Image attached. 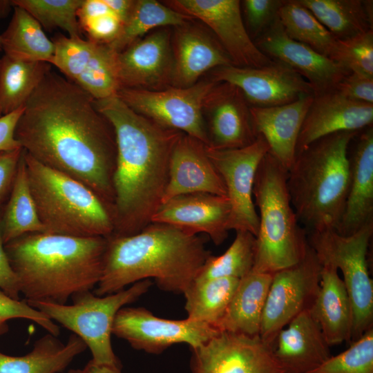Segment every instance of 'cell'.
I'll return each mask as SVG.
<instances>
[{
  "label": "cell",
  "mask_w": 373,
  "mask_h": 373,
  "mask_svg": "<svg viewBox=\"0 0 373 373\" xmlns=\"http://www.w3.org/2000/svg\"><path fill=\"white\" fill-rule=\"evenodd\" d=\"M15 137L37 161L89 188L113 216L115 134L88 93L51 69L25 104Z\"/></svg>",
  "instance_id": "cell-1"
},
{
  "label": "cell",
  "mask_w": 373,
  "mask_h": 373,
  "mask_svg": "<svg viewBox=\"0 0 373 373\" xmlns=\"http://www.w3.org/2000/svg\"><path fill=\"white\" fill-rule=\"evenodd\" d=\"M95 105L111 124L117 144L111 236H131L151 222L162 204L171 153L183 133L137 113L117 95Z\"/></svg>",
  "instance_id": "cell-2"
},
{
  "label": "cell",
  "mask_w": 373,
  "mask_h": 373,
  "mask_svg": "<svg viewBox=\"0 0 373 373\" xmlns=\"http://www.w3.org/2000/svg\"><path fill=\"white\" fill-rule=\"evenodd\" d=\"M107 239L93 292L99 296L150 278L163 291L183 294L211 255L199 234L164 223L151 222L135 234Z\"/></svg>",
  "instance_id": "cell-3"
},
{
  "label": "cell",
  "mask_w": 373,
  "mask_h": 373,
  "mask_svg": "<svg viewBox=\"0 0 373 373\" xmlns=\"http://www.w3.org/2000/svg\"><path fill=\"white\" fill-rule=\"evenodd\" d=\"M107 238L30 233L4 248L27 302L66 304L97 285Z\"/></svg>",
  "instance_id": "cell-4"
},
{
  "label": "cell",
  "mask_w": 373,
  "mask_h": 373,
  "mask_svg": "<svg viewBox=\"0 0 373 373\" xmlns=\"http://www.w3.org/2000/svg\"><path fill=\"white\" fill-rule=\"evenodd\" d=\"M358 133L328 135L296 154L287 171V187L298 222L307 233L336 231L350 184L348 147Z\"/></svg>",
  "instance_id": "cell-5"
},
{
  "label": "cell",
  "mask_w": 373,
  "mask_h": 373,
  "mask_svg": "<svg viewBox=\"0 0 373 373\" xmlns=\"http://www.w3.org/2000/svg\"><path fill=\"white\" fill-rule=\"evenodd\" d=\"M287 170L269 152L256 174L253 197L259 227L252 271L273 274L299 262L309 245L287 187Z\"/></svg>",
  "instance_id": "cell-6"
},
{
  "label": "cell",
  "mask_w": 373,
  "mask_h": 373,
  "mask_svg": "<svg viewBox=\"0 0 373 373\" xmlns=\"http://www.w3.org/2000/svg\"><path fill=\"white\" fill-rule=\"evenodd\" d=\"M30 190L44 233L109 237L112 214L89 188L37 161L24 151Z\"/></svg>",
  "instance_id": "cell-7"
},
{
  "label": "cell",
  "mask_w": 373,
  "mask_h": 373,
  "mask_svg": "<svg viewBox=\"0 0 373 373\" xmlns=\"http://www.w3.org/2000/svg\"><path fill=\"white\" fill-rule=\"evenodd\" d=\"M151 285L152 282L145 279L103 296L86 291L72 296L70 305L27 303L79 336L90 350L94 363L117 365L120 362L111 339L115 316L121 308L146 293Z\"/></svg>",
  "instance_id": "cell-8"
},
{
  "label": "cell",
  "mask_w": 373,
  "mask_h": 373,
  "mask_svg": "<svg viewBox=\"0 0 373 373\" xmlns=\"http://www.w3.org/2000/svg\"><path fill=\"white\" fill-rule=\"evenodd\" d=\"M372 233L373 222L350 236L334 230L307 233L308 242L321 263L332 265L343 274L352 306V342L373 328V282L367 262Z\"/></svg>",
  "instance_id": "cell-9"
},
{
  "label": "cell",
  "mask_w": 373,
  "mask_h": 373,
  "mask_svg": "<svg viewBox=\"0 0 373 373\" xmlns=\"http://www.w3.org/2000/svg\"><path fill=\"white\" fill-rule=\"evenodd\" d=\"M216 84L211 79L185 88L169 86L157 90L122 88L117 95L135 112L158 125L209 146L203 106Z\"/></svg>",
  "instance_id": "cell-10"
},
{
  "label": "cell",
  "mask_w": 373,
  "mask_h": 373,
  "mask_svg": "<svg viewBox=\"0 0 373 373\" xmlns=\"http://www.w3.org/2000/svg\"><path fill=\"white\" fill-rule=\"evenodd\" d=\"M322 264L308 245L304 258L273 274L259 336L272 347L278 332L302 312L310 309L320 288Z\"/></svg>",
  "instance_id": "cell-11"
},
{
  "label": "cell",
  "mask_w": 373,
  "mask_h": 373,
  "mask_svg": "<svg viewBox=\"0 0 373 373\" xmlns=\"http://www.w3.org/2000/svg\"><path fill=\"white\" fill-rule=\"evenodd\" d=\"M269 151L268 144L261 135L252 144L239 149L206 146L207 154L222 179L229 200V230L247 231L257 236L259 218L253 189L258 166Z\"/></svg>",
  "instance_id": "cell-12"
},
{
  "label": "cell",
  "mask_w": 373,
  "mask_h": 373,
  "mask_svg": "<svg viewBox=\"0 0 373 373\" xmlns=\"http://www.w3.org/2000/svg\"><path fill=\"white\" fill-rule=\"evenodd\" d=\"M219 333L207 324L189 318L171 320L155 316L144 307L121 308L112 334L126 341L135 350L159 354L178 343L198 347Z\"/></svg>",
  "instance_id": "cell-13"
},
{
  "label": "cell",
  "mask_w": 373,
  "mask_h": 373,
  "mask_svg": "<svg viewBox=\"0 0 373 373\" xmlns=\"http://www.w3.org/2000/svg\"><path fill=\"white\" fill-rule=\"evenodd\" d=\"M52 41L55 53L51 65L68 80L95 100L117 95L120 86L116 52L107 44L61 34Z\"/></svg>",
  "instance_id": "cell-14"
},
{
  "label": "cell",
  "mask_w": 373,
  "mask_h": 373,
  "mask_svg": "<svg viewBox=\"0 0 373 373\" xmlns=\"http://www.w3.org/2000/svg\"><path fill=\"white\" fill-rule=\"evenodd\" d=\"M191 351L192 373H291L259 336L219 332Z\"/></svg>",
  "instance_id": "cell-15"
},
{
  "label": "cell",
  "mask_w": 373,
  "mask_h": 373,
  "mask_svg": "<svg viewBox=\"0 0 373 373\" xmlns=\"http://www.w3.org/2000/svg\"><path fill=\"white\" fill-rule=\"evenodd\" d=\"M211 79L236 86L250 106L269 107L314 95L310 84L285 63L272 59L252 68L223 66L211 70Z\"/></svg>",
  "instance_id": "cell-16"
},
{
  "label": "cell",
  "mask_w": 373,
  "mask_h": 373,
  "mask_svg": "<svg viewBox=\"0 0 373 373\" xmlns=\"http://www.w3.org/2000/svg\"><path fill=\"white\" fill-rule=\"evenodd\" d=\"M175 10L197 18L212 30L234 66L260 67L272 59L262 53L245 27L239 0H173Z\"/></svg>",
  "instance_id": "cell-17"
},
{
  "label": "cell",
  "mask_w": 373,
  "mask_h": 373,
  "mask_svg": "<svg viewBox=\"0 0 373 373\" xmlns=\"http://www.w3.org/2000/svg\"><path fill=\"white\" fill-rule=\"evenodd\" d=\"M116 66L120 88L157 90L171 86L173 56L170 31L161 28L116 52Z\"/></svg>",
  "instance_id": "cell-18"
},
{
  "label": "cell",
  "mask_w": 373,
  "mask_h": 373,
  "mask_svg": "<svg viewBox=\"0 0 373 373\" xmlns=\"http://www.w3.org/2000/svg\"><path fill=\"white\" fill-rule=\"evenodd\" d=\"M254 41L266 56L285 63L300 75L312 86L314 95L334 90L350 73L331 58L290 38L278 16Z\"/></svg>",
  "instance_id": "cell-19"
},
{
  "label": "cell",
  "mask_w": 373,
  "mask_h": 373,
  "mask_svg": "<svg viewBox=\"0 0 373 373\" xmlns=\"http://www.w3.org/2000/svg\"><path fill=\"white\" fill-rule=\"evenodd\" d=\"M203 114L209 146L239 149L252 144L258 137L250 106L242 92L232 84L216 82L204 100Z\"/></svg>",
  "instance_id": "cell-20"
},
{
  "label": "cell",
  "mask_w": 373,
  "mask_h": 373,
  "mask_svg": "<svg viewBox=\"0 0 373 373\" xmlns=\"http://www.w3.org/2000/svg\"><path fill=\"white\" fill-rule=\"evenodd\" d=\"M231 213L227 196L206 193L185 194L162 203L151 222L171 224L195 234H207L219 245L228 236Z\"/></svg>",
  "instance_id": "cell-21"
},
{
  "label": "cell",
  "mask_w": 373,
  "mask_h": 373,
  "mask_svg": "<svg viewBox=\"0 0 373 373\" xmlns=\"http://www.w3.org/2000/svg\"><path fill=\"white\" fill-rule=\"evenodd\" d=\"M373 104L353 101L335 89L314 95L303 121L296 154L314 141L341 131L372 126Z\"/></svg>",
  "instance_id": "cell-22"
},
{
  "label": "cell",
  "mask_w": 373,
  "mask_h": 373,
  "mask_svg": "<svg viewBox=\"0 0 373 373\" xmlns=\"http://www.w3.org/2000/svg\"><path fill=\"white\" fill-rule=\"evenodd\" d=\"M206 146L184 133L180 137L171 153L169 180L162 204L190 193L227 196L224 184L207 154Z\"/></svg>",
  "instance_id": "cell-23"
},
{
  "label": "cell",
  "mask_w": 373,
  "mask_h": 373,
  "mask_svg": "<svg viewBox=\"0 0 373 373\" xmlns=\"http://www.w3.org/2000/svg\"><path fill=\"white\" fill-rule=\"evenodd\" d=\"M173 40L171 86L185 88L198 82L205 73L233 65L218 39L189 22L176 27Z\"/></svg>",
  "instance_id": "cell-24"
},
{
  "label": "cell",
  "mask_w": 373,
  "mask_h": 373,
  "mask_svg": "<svg viewBox=\"0 0 373 373\" xmlns=\"http://www.w3.org/2000/svg\"><path fill=\"white\" fill-rule=\"evenodd\" d=\"M286 326L278 332L273 350L291 373H307L332 356L330 345L311 309L300 313Z\"/></svg>",
  "instance_id": "cell-25"
},
{
  "label": "cell",
  "mask_w": 373,
  "mask_h": 373,
  "mask_svg": "<svg viewBox=\"0 0 373 373\" xmlns=\"http://www.w3.org/2000/svg\"><path fill=\"white\" fill-rule=\"evenodd\" d=\"M313 98L307 95L280 106H250L256 135L264 137L269 153L287 171L295 159L298 135Z\"/></svg>",
  "instance_id": "cell-26"
},
{
  "label": "cell",
  "mask_w": 373,
  "mask_h": 373,
  "mask_svg": "<svg viewBox=\"0 0 373 373\" xmlns=\"http://www.w3.org/2000/svg\"><path fill=\"white\" fill-rule=\"evenodd\" d=\"M350 178L343 213L336 232L350 236L373 222V128H367L350 158Z\"/></svg>",
  "instance_id": "cell-27"
},
{
  "label": "cell",
  "mask_w": 373,
  "mask_h": 373,
  "mask_svg": "<svg viewBox=\"0 0 373 373\" xmlns=\"http://www.w3.org/2000/svg\"><path fill=\"white\" fill-rule=\"evenodd\" d=\"M311 312L330 346L350 341L351 303L338 269L332 265H322L320 288Z\"/></svg>",
  "instance_id": "cell-28"
},
{
  "label": "cell",
  "mask_w": 373,
  "mask_h": 373,
  "mask_svg": "<svg viewBox=\"0 0 373 373\" xmlns=\"http://www.w3.org/2000/svg\"><path fill=\"white\" fill-rule=\"evenodd\" d=\"M272 277L271 274L251 271L240 278L232 299L216 328L219 332L259 336Z\"/></svg>",
  "instance_id": "cell-29"
},
{
  "label": "cell",
  "mask_w": 373,
  "mask_h": 373,
  "mask_svg": "<svg viewBox=\"0 0 373 373\" xmlns=\"http://www.w3.org/2000/svg\"><path fill=\"white\" fill-rule=\"evenodd\" d=\"M86 348L75 334L63 343L57 336L47 333L23 356H12L0 351V373H59Z\"/></svg>",
  "instance_id": "cell-30"
},
{
  "label": "cell",
  "mask_w": 373,
  "mask_h": 373,
  "mask_svg": "<svg viewBox=\"0 0 373 373\" xmlns=\"http://www.w3.org/2000/svg\"><path fill=\"white\" fill-rule=\"evenodd\" d=\"M338 40L372 30V1L298 0Z\"/></svg>",
  "instance_id": "cell-31"
},
{
  "label": "cell",
  "mask_w": 373,
  "mask_h": 373,
  "mask_svg": "<svg viewBox=\"0 0 373 373\" xmlns=\"http://www.w3.org/2000/svg\"><path fill=\"white\" fill-rule=\"evenodd\" d=\"M9 25L1 35V48L10 57L48 62L51 64L55 45L40 23L26 10L13 6Z\"/></svg>",
  "instance_id": "cell-32"
},
{
  "label": "cell",
  "mask_w": 373,
  "mask_h": 373,
  "mask_svg": "<svg viewBox=\"0 0 373 373\" xmlns=\"http://www.w3.org/2000/svg\"><path fill=\"white\" fill-rule=\"evenodd\" d=\"M52 65L4 55L0 60V107L2 115L22 107L51 70Z\"/></svg>",
  "instance_id": "cell-33"
},
{
  "label": "cell",
  "mask_w": 373,
  "mask_h": 373,
  "mask_svg": "<svg viewBox=\"0 0 373 373\" xmlns=\"http://www.w3.org/2000/svg\"><path fill=\"white\" fill-rule=\"evenodd\" d=\"M1 229L4 245L26 233H44L29 187L24 150L9 200L2 210Z\"/></svg>",
  "instance_id": "cell-34"
},
{
  "label": "cell",
  "mask_w": 373,
  "mask_h": 373,
  "mask_svg": "<svg viewBox=\"0 0 373 373\" xmlns=\"http://www.w3.org/2000/svg\"><path fill=\"white\" fill-rule=\"evenodd\" d=\"M240 279L218 278L193 281L183 293L187 318L216 328L227 309Z\"/></svg>",
  "instance_id": "cell-35"
},
{
  "label": "cell",
  "mask_w": 373,
  "mask_h": 373,
  "mask_svg": "<svg viewBox=\"0 0 373 373\" xmlns=\"http://www.w3.org/2000/svg\"><path fill=\"white\" fill-rule=\"evenodd\" d=\"M192 19L155 0H137L118 37L107 45L119 52L153 29L182 26Z\"/></svg>",
  "instance_id": "cell-36"
},
{
  "label": "cell",
  "mask_w": 373,
  "mask_h": 373,
  "mask_svg": "<svg viewBox=\"0 0 373 373\" xmlns=\"http://www.w3.org/2000/svg\"><path fill=\"white\" fill-rule=\"evenodd\" d=\"M278 17L290 38L332 59L337 39L298 0H283Z\"/></svg>",
  "instance_id": "cell-37"
},
{
  "label": "cell",
  "mask_w": 373,
  "mask_h": 373,
  "mask_svg": "<svg viewBox=\"0 0 373 373\" xmlns=\"http://www.w3.org/2000/svg\"><path fill=\"white\" fill-rule=\"evenodd\" d=\"M255 253L256 236L247 231H237L227 251L218 256L211 255L195 280L218 278L240 279L252 271Z\"/></svg>",
  "instance_id": "cell-38"
},
{
  "label": "cell",
  "mask_w": 373,
  "mask_h": 373,
  "mask_svg": "<svg viewBox=\"0 0 373 373\" xmlns=\"http://www.w3.org/2000/svg\"><path fill=\"white\" fill-rule=\"evenodd\" d=\"M83 0H13L12 6H19L30 13L48 30L60 28L68 37H82L77 12Z\"/></svg>",
  "instance_id": "cell-39"
},
{
  "label": "cell",
  "mask_w": 373,
  "mask_h": 373,
  "mask_svg": "<svg viewBox=\"0 0 373 373\" xmlns=\"http://www.w3.org/2000/svg\"><path fill=\"white\" fill-rule=\"evenodd\" d=\"M307 373H373V328L350 347Z\"/></svg>",
  "instance_id": "cell-40"
},
{
  "label": "cell",
  "mask_w": 373,
  "mask_h": 373,
  "mask_svg": "<svg viewBox=\"0 0 373 373\" xmlns=\"http://www.w3.org/2000/svg\"><path fill=\"white\" fill-rule=\"evenodd\" d=\"M332 59L350 73L373 77V30L338 40Z\"/></svg>",
  "instance_id": "cell-41"
},
{
  "label": "cell",
  "mask_w": 373,
  "mask_h": 373,
  "mask_svg": "<svg viewBox=\"0 0 373 373\" xmlns=\"http://www.w3.org/2000/svg\"><path fill=\"white\" fill-rule=\"evenodd\" d=\"M13 318L32 321L56 336L60 333L59 326L48 316L30 306L26 300L14 299L0 289V336L8 332L7 322Z\"/></svg>",
  "instance_id": "cell-42"
},
{
  "label": "cell",
  "mask_w": 373,
  "mask_h": 373,
  "mask_svg": "<svg viewBox=\"0 0 373 373\" xmlns=\"http://www.w3.org/2000/svg\"><path fill=\"white\" fill-rule=\"evenodd\" d=\"M283 0H245L241 1L245 27L254 41L276 19Z\"/></svg>",
  "instance_id": "cell-43"
},
{
  "label": "cell",
  "mask_w": 373,
  "mask_h": 373,
  "mask_svg": "<svg viewBox=\"0 0 373 373\" xmlns=\"http://www.w3.org/2000/svg\"><path fill=\"white\" fill-rule=\"evenodd\" d=\"M82 32H86L88 39L108 44L119 35L123 23L111 11L95 18L79 22Z\"/></svg>",
  "instance_id": "cell-44"
},
{
  "label": "cell",
  "mask_w": 373,
  "mask_h": 373,
  "mask_svg": "<svg viewBox=\"0 0 373 373\" xmlns=\"http://www.w3.org/2000/svg\"><path fill=\"white\" fill-rule=\"evenodd\" d=\"M334 89L351 100L373 104V77L350 73Z\"/></svg>",
  "instance_id": "cell-45"
},
{
  "label": "cell",
  "mask_w": 373,
  "mask_h": 373,
  "mask_svg": "<svg viewBox=\"0 0 373 373\" xmlns=\"http://www.w3.org/2000/svg\"><path fill=\"white\" fill-rule=\"evenodd\" d=\"M23 151L19 148L0 151V204L11 191Z\"/></svg>",
  "instance_id": "cell-46"
},
{
  "label": "cell",
  "mask_w": 373,
  "mask_h": 373,
  "mask_svg": "<svg viewBox=\"0 0 373 373\" xmlns=\"http://www.w3.org/2000/svg\"><path fill=\"white\" fill-rule=\"evenodd\" d=\"M1 213L2 210H0V289L11 298L19 300L21 293L17 277L8 260L2 239Z\"/></svg>",
  "instance_id": "cell-47"
},
{
  "label": "cell",
  "mask_w": 373,
  "mask_h": 373,
  "mask_svg": "<svg viewBox=\"0 0 373 373\" xmlns=\"http://www.w3.org/2000/svg\"><path fill=\"white\" fill-rule=\"evenodd\" d=\"M23 109L24 107H22L0 117V151L21 148L15 139V131Z\"/></svg>",
  "instance_id": "cell-48"
},
{
  "label": "cell",
  "mask_w": 373,
  "mask_h": 373,
  "mask_svg": "<svg viewBox=\"0 0 373 373\" xmlns=\"http://www.w3.org/2000/svg\"><path fill=\"white\" fill-rule=\"evenodd\" d=\"M112 12L119 19L123 26L129 19L135 1L133 0H104Z\"/></svg>",
  "instance_id": "cell-49"
},
{
  "label": "cell",
  "mask_w": 373,
  "mask_h": 373,
  "mask_svg": "<svg viewBox=\"0 0 373 373\" xmlns=\"http://www.w3.org/2000/svg\"><path fill=\"white\" fill-rule=\"evenodd\" d=\"M82 373H122L121 364L117 365H104L97 364L93 361L85 365L82 370Z\"/></svg>",
  "instance_id": "cell-50"
},
{
  "label": "cell",
  "mask_w": 373,
  "mask_h": 373,
  "mask_svg": "<svg viewBox=\"0 0 373 373\" xmlns=\"http://www.w3.org/2000/svg\"><path fill=\"white\" fill-rule=\"evenodd\" d=\"M10 6H12L11 1H0V15L6 14Z\"/></svg>",
  "instance_id": "cell-51"
},
{
  "label": "cell",
  "mask_w": 373,
  "mask_h": 373,
  "mask_svg": "<svg viewBox=\"0 0 373 373\" xmlns=\"http://www.w3.org/2000/svg\"><path fill=\"white\" fill-rule=\"evenodd\" d=\"M68 373H82V370L71 369L68 371Z\"/></svg>",
  "instance_id": "cell-52"
},
{
  "label": "cell",
  "mask_w": 373,
  "mask_h": 373,
  "mask_svg": "<svg viewBox=\"0 0 373 373\" xmlns=\"http://www.w3.org/2000/svg\"><path fill=\"white\" fill-rule=\"evenodd\" d=\"M2 50V48H1V35H0V51Z\"/></svg>",
  "instance_id": "cell-53"
},
{
  "label": "cell",
  "mask_w": 373,
  "mask_h": 373,
  "mask_svg": "<svg viewBox=\"0 0 373 373\" xmlns=\"http://www.w3.org/2000/svg\"><path fill=\"white\" fill-rule=\"evenodd\" d=\"M0 60H1V58H0ZM2 115V113H1V107H0V117Z\"/></svg>",
  "instance_id": "cell-54"
}]
</instances>
